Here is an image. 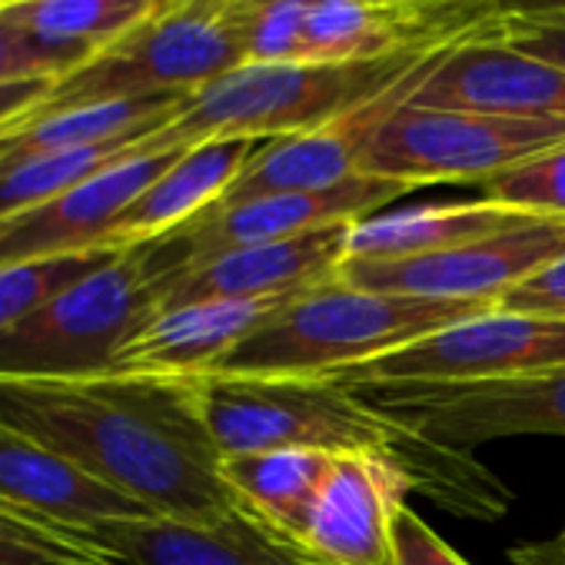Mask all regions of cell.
I'll return each instance as SVG.
<instances>
[{
    "label": "cell",
    "instance_id": "1",
    "mask_svg": "<svg viewBox=\"0 0 565 565\" xmlns=\"http://www.w3.org/2000/svg\"><path fill=\"white\" fill-rule=\"evenodd\" d=\"M0 426L24 433L160 519L220 525L236 512L193 380L100 373L0 380Z\"/></svg>",
    "mask_w": 565,
    "mask_h": 565
},
{
    "label": "cell",
    "instance_id": "2",
    "mask_svg": "<svg viewBox=\"0 0 565 565\" xmlns=\"http://www.w3.org/2000/svg\"><path fill=\"white\" fill-rule=\"evenodd\" d=\"M196 409L220 456L263 449L376 452L396 462L413 492L449 512L499 519L512 492L469 452L426 443L386 419L330 376H220L193 380Z\"/></svg>",
    "mask_w": 565,
    "mask_h": 565
},
{
    "label": "cell",
    "instance_id": "3",
    "mask_svg": "<svg viewBox=\"0 0 565 565\" xmlns=\"http://www.w3.org/2000/svg\"><path fill=\"white\" fill-rule=\"evenodd\" d=\"M452 41L419 44L390 57L350 64H239L236 71L193 90L183 110L167 127L150 134V143L157 150H177L223 137L276 140L323 127L393 90Z\"/></svg>",
    "mask_w": 565,
    "mask_h": 565
},
{
    "label": "cell",
    "instance_id": "4",
    "mask_svg": "<svg viewBox=\"0 0 565 565\" xmlns=\"http://www.w3.org/2000/svg\"><path fill=\"white\" fill-rule=\"evenodd\" d=\"M492 303H429L373 294L347 279L282 303L220 366V376H340Z\"/></svg>",
    "mask_w": 565,
    "mask_h": 565
},
{
    "label": "cell",
    "instance_id": "5",
    "mask_svg": "<svg viewBox=\"0 0 565 565\" xmlns=\"http://www.w3.org/2000/svg\"><path fill=\"white\" fill-rule=\"evenodd\" d=\"M160 313L140 246L117 249L38 313L0 330V380L114 373L120 350Z\"/></svg>",
    "mask_w": 565,
    "mask_h": 565
},
{
    "label": "cell",
    "instance_id": "6",
    "mask_svg": "<svg viewBox=\"0 0 565 565\" xmlns=\"http://www.w3.org/2000/svg\"><path fill=\"white\" fill-rule=\"evenodd\" d=\"M239 64H246V57L230 0H177L134 34L64 74L24 117L127 97L193 94Z\"/></svg>",
    "mask_w": 565,
    "mask_h": 565
},
{
    "label": "cell",
    "instance_id": "7",
    "mask_svg": "<svg viewBox=\"0 0 565 565\" xmlns=\"http://www.w3.org/2000/svg\"><path fill=\"white\" fill-rule=\"evenodd\" d=\"M565 143V120L396 107L360 157V173L406 186L486 183L502 170Z\"/></svg>",
    "mask_w": 565,
    "mask_h": 565
},
{
    "label": "cell",
    "instance_id": "8",
    "mask_svg": "<svg viewBox=\"0 0 565 565\" xmlns=\"http://www.w3.org/2000/svg\"><path fill=\"white\" fill-rule=\"evenodd\" d=\"M347 390L413 436L462 452L512 436H565V366L476 383H373Z\"/></svg>",
    "mask_w": 565,
    "mask_h": 565
},
{
    "label": "cell",
    "instance_id": "9",
    "mask_svg": "<svg viewBox=\"0 0 565 565\" xmlns=\"http://www.w3.org/2000/svg\"><path fill=\"white\" fill-rule=\"evenodd\" d=\"M413 186L356 173L337 186L327 190H307V193H266L226 206H210L186 226L143 243L147 269L153 276V287L160 279L190 269L216 253L256 246V243H279L294 239L313 230H327L337 223H356L363 216H373L406 196Z\"/></svg>",
    "mask_w": 565,
    "mask_h": 565
},
{
    "label": "cell",
    "instance_id": "10",
    "mask_svg": "<svg viewBox=\"0 0 565 565\" xmlns=\"http://www.w3.org/2000/svg\"><path fill=\"white\" fill-rule=\"evenodd\" d=\"M555 366H565V320L486 307L330 380L343 386L476 383Z\"/></svg>",
    "mask_w": 565,
    "mask_h": 565
},
{
    "label": "cell",
    "instance_id": "11",
    "mask_svg": "<svg viewBox=\"0 0 565 565\" xmlns=\"http://www.w3.org/2000/svg\"><path fill=\"white\" fill-rule=\"evenodd\" d=\"M558 256H565V216H535L515 230L429 256L343 259L340 279L390 297L495 307L515 282Z\"/></svg>",
    "mask_w": 565,
    "mask_h": 565
},
{
    "label": "cell",
    "instance_id": "12",
    "mask_svg": "<svg viewBox=\"0 0 565 565\" xmlns=\"http://www.w3.org/2000/svg\"><path fill=\"white\" fill-rule=\"evenodd\" d=\"M409 476L376 452H337L290 552L307 565H390Z\"/></svg>",
    "mask_w": 565,
    "mask_h": 565
},
{
    "label": "cell",
    "instance_id": "13",
    "mask_svg": "<svg viewBox=\"0 0 565 565\" xmlns=\"http://www.w3.org/2000/svg\"><path fill=\"white\" fill-rule=\"evenodd\" d=\"M492 28V24H489ZM489 28L476 31V34H486ZM476 34H466L459 41H452L449 47H443L436 57H429L419 71H413L406 81H399L393 90L380 94L376 100L323 124V127H313V130H303V134H294V137H276V140H266L259 147V153L246 163V170L236 177V183L223 193V200L216 206H226V203H239V200H253V196H266V193H307V190H327V186H337L350 177L360 173V157L366 150V143L373 140V134L380 130V124L396 110L403 107L416 87L469 38Z\"/></svg>",
    "mask_w": 565,
    "mask_h": 565
},
{
    "label": "cell",
    "instance_id": "14",
    "mask_svg": "<svg viewBox=\"0 0 565 565\" xmlns=\"http://www.w3.org/2000/svg\"><path fill=\"white\" fill-rule=\"evenodd\" d=\"M157 150L150 137L110 163L97 177L71 186L67 193L24 210L18 216L0 220V263L54 256V253H84V249H114L110 233L120 213L183 153Z\"/></svg>",
    "mask_w": 565,
    "mask_h": 565
},
{
    "label": "cell",
    "instance_id": "15",
    "mask_svg": "<svg viewBox=\"0 0 565 565\" xmlns=\"http://www.w3.org/2000/svg\"><path fill=\"white\" fill-rule=\"evenodd\" d=\"M350 223L216 253L157 282L160 310L200 300H290L340 276Z\"/></svg>",
    "mask_w": 565,
    "mask_h": 565
},
{
    "label": "cell",
    "instance_id": "16",
    "mask_svg": "<svg viewBox=\"0 0 565 565\" xmlns=\"http://www.w3.org/2000/svg\"><path fill=\"white\" fill-rule=\"evenodd\" d=\"M416 107L565 120V67L492 41V28L462 41L409 97Z\"/></svg>",
    "mask_w": 565,
    "mask_h": 565
},
{
    "label": "cell",
    "instance_id": "17",
    "mask_svg": "<svg viewBox=\"0 0 565 565\" xmlns=\"http://www.w3.org/2000/svg\"><path fill=\"white\" fill-rule=\"evenodd\" d=\"M282 303L287 300H200L160 310L120 350L114 373L196 380L220 366Z\"/></svg>",
    "mask_w": 565,
    "mask_h": 565
},
{
    "label": "cell",
    "instance_id": "18",
    "mask_svg": "<svg viewBox=\"0 0 565 565\" xmlns=\"http://www.w3.org/2000/svg\"><path fill=\"white\" fill-rule=\"evenodd\" d=\"M0 502L44 512L87 532L107 522L153 515L150 509L94 479L51 446L8 426H0Z\"/></svg>",
    "mask_w": 565,
    "mask_h": 565
},
{
    "label": "cell",
    "instance_id": "19",
    "mask_svg": "<svg viewBox=\"0 0 565 565\" xmlns=\"http://www.w3.org/2000/svg\"><path fill=\"white\" fill-rule=\"evenodd\" d=\"M266 140H246V137H223V140H203L186 147L117 220L110 233L114 249H130L153 243L210 206L223 200V193L236 183V177L246 170V163L259 153Z\"/></svg>",
    "mask_w": 565,
    "mask_h": 565
},
{
    "label": "cell",
    "instance_id": "20",
    "mask_svg": "<svg viewBox=\"0 0 565 565\" xmlns=\"http://www.w3.org/2000/svg\"><path fill=\"white\" fill-rule=\"evenodd\" d=\"M127 565H307L287 545L273 542L243 515L220 525L177 519H120L94 529Z\"/></svg>",
    "mask_w": 565,
    "mask_h": 565
},
{
    "label": "cell",
    "instance_id": "21",
    "mask_svg": "<svg viewBox=\"0 0 565 565\" xmlns=\"http://www.w3.org/2000/svg\"><path fill=\"white\" fill-rule=\"evenodd\" d=\"M535 220L532 213L492 203V200H462V203H423L403 210H380L350 223L347 259H409L443 253L462 243H476L522 223Z\"/></svg>",
    "mask_w": 565,
    "mask_h": 565
},
{
    "label": "cell",
    "instance_id": "22",
    "mask_svg": "<svg viewBox=\"0 0 565 565\" xmlns=\"http://www.w3.org/2000/svg\"><path fill=\"white\" fill-rule=\"evenodd\" d=\"M337 452L327 449H263L220 456V479L236 512L279 545H294L307 509Z\"/></svg>",
    "mask_w": 565,
    "mask_h": 565
},
{
    "label": "cell",
    "instance_id": "23",
    "mask_svg": "<svg viewBox=\"0 0 565 565\" xmlns=\"http://www.w3.org/2000/svg\"><path fill=\"white\" fill-rule=\"evenodd\" d=\"M177 0H11L0 14L41 41L90 61L104 47L134 34Z\"/></svg>",
    "mask_w": 565,
    "mask_h": 565
},
{
    "label": "cell",
    "instance_id": "24",
    "mask_svg": "<svg viewBox=\"0 0 565 565\" xmlns=\"http://www.w3.org/2000/svg\"><path fill=\"white\" fill-rule=\"evenodd\" d=\"M0 565H127L94 532L0 502Z\"/></svg>",
    "mask_w": 565,
    "mask_h": 565
},
{
    "label": "cell",
    "instance_id": "25",
    "mask_svg": "<svg viewBox=\"0 0 565 565\" xmlns=\"http://www.w3.org/2000/svg\"><path fill=\"white\" fill-rule=\"evenodd\" d=\"M117 249H84V253H54L34 259L0 263V330L21 323L24 317L47 307L77 279L104 266Z\"/></svg>",
    "mask_w": 565,
    "mask_h": 565
},
{
    "label": "cell",
    "instance_id": "26",
    "mask_svg": "<svg viewBox=\"0 0 565 565\" xmlns=\"http://www.w3.org/2000/svg\"><path fill=\"white\" fill-rule=\"evenodd\" d=\"M482 196L532 216H565V143L486 180Z\"/></svg>",
    "mask_w": 565,
    "mask_h": 565
},
{
    "label": "cell",
    "instance_id": "27",
    "mask_svg": "<svg viewBox=\"0 0 565 565\" xmlns=\"http://www.w3.org/2000/svg\"><path fill=\"white\" fill-rule=\"evenodd\" d=\"M87 64L81 54L61 51L28 28L14 24L11 18L0 14V84L4 81H28V77H54L61 81L64 74L77 71Z\"/></svg>",
    "mask_w": 565,
    "mask_h": 565
},
{
    "label": "cell",
    "instance_id": "28",
    "mask_svg": "<svg viewBox=\"0 0 565 565\" xmlns=\"http://www.w3.org/2000/svg\"><path fill=\"white\" fill-rule=\"evenodd\" d=\"M390 565H472V562H466L419 512L406 505L393 525Z\"/></svg>",
    "mask_w": 565,
    "mask_h": 565
},
{
    "label": "cell",
    "instance_id": "29",
    "mask_svg": "<svg viewBox=\"0 0 565 565\" xmlns=\"http://www.w3.org/2000/svg\"><path fill=\"white\" fill-rule=\"evenodd\" d=\"M495 307L512 310V313H535V317L565 320V256L552 259L539 273L515 282V287Z\"/></svg>",
    "mask_w": 565,
    "mask_h": 565
},
{
    "label": "cell",
    "instance_id": "30",
    "mask_svg": "<svg viewBox=\"0 0 565 565\" xmlns=\"http://www.w3.org/2000/svg\"><path fill=\"white\" fill-rule=\"evenodd\" d=\"M492 41L522 51L529 57L565 67V14L562 18H535V21H495Z\"/></svg>",
    "mask_w": 565,
    "mask_h": 565
},
{
    "label": "cell",
    "instance_id": "31",
    "mask_svg": "<svg viewBox=\"0 0 565 565\" xmlns=\"http://www.w3.org/2000/svg\"><path fill=\"white\" fill-rule=\"evenodd\" d=\"M54 77H28V81H4L0 84V130L8 124L21 120L24 114H31L54 87Z\"/></svg>",
    "mask_w": 565,
    "mask_h": 565
},
{
    "label": "cell",
    "instance_id": "32",
    "mask_svg": "<svg viewBox=\"0 0 565 565\" xmlns=\"http://www.w3.org/2000/svg\"><path fill=\"white\" fill-rule=\"evenodd\" d=\"M492 21H535V18H562L565 0H479Z\"/></svg>",
    "mask_w": 565,
    "mask_h": 565
},
{
    "label": "cell",
    "instance_id": "33",
    "mask_svg": "<svg viewBox=\"0 0 565 565\" xmlns=\"http://www.w3.org/2000/svg\"><path fill=\"white\" fill-rule=\"evenodd\" d=\"M509 562H512V565H558V562L545 552L542 542H525V545L509 548Z\"/></svg>",
    "mask_w": 565,
    "mask_h": 565
},
{
    "label": "cell",
    "instance_id": "34",
    "mask_svg": "<svg viewBox=\"0 0 565 565\" xmlns=\"http://www.w3.org/2000/svg\"><path fill=\"white\" fill-rule=\"evenodd\" d=\"M545 545V552L558 562V565H565V525H562V532L555 535V539H548V542H542Z\"/></svg>",
    "mask_w": 565,
    "mask_h": 565
},
{
    "label": "cell",
    "instance_id": "35",
    "mask_svg": "<svg viewBox=\"0 0 565 565\" xmlns=\"http://www.w3.org/2000/svg\"><path fill=\"white\" fill-rule=\"evenodd\" d=\"M366 4H426V0H366Z\"/></svg>",
    "mask_w": 565,
    "mask_h": 565
},
{
    "label": "cell",
    "instance_id": "36",
    "mask_svg": "<svg viewBox=\"0 0 565 565\" xmlns=\"http://www.w3.org/2000/svg\"><path fill=\"white\" fill-rule=\"evenodd\" d=\"M0 4H11V0H0Z\"/></svg>",
    "mask_w": 565,
    "mask_h": 565
}]
</instances>
